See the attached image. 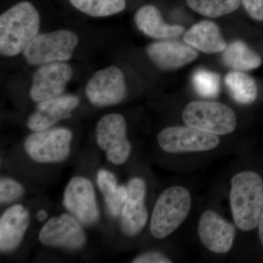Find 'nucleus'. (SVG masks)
Returning a JSON list of instances; mask_svg holds the SVG:
<instances>
[{"label":"nucleus","mask_w":263,"mask_h":263,"mask_svg":"<svg viewBox=\"0 0 263 263\" xmlns=\"http://www.w3.org/2000/svg\"><path fill=\"white\" fill-rule=\"evenodd\" d=\"M31 214L25 205L15 203L0 216V251L2 254L13 252L18 248L28 231Z\"/></svg>","instance_id":"16"},{"label":"nucleus","mask_w":263,"mask_h":263,"mask_svg":"<svg viewBox=\"0 0 263 263\" xmlns=\"http://www.w3.org/2000/svg\"><path fill=\"white\" fill-rule=\"evenodd\" d=\"M194 87L197 94L205 98H216L219 92V77L215 72L197 70L193 77Z\"/></svg>","instance_id":"25"},{"label":"nucleus","mask_w":263,"mask_h":263,"mask_svg":"<svg viewBox=\"0 0 263 263\" xmlns=\"http://www.w3.org/2000/svg\"><path fill=\"white\" fill-rule=\"evenodd\" d=\"M73 71L65 62L45 64L38 67L32 76L29 97L38 103L63 95Z\"/></svg>","instance_id":"12"},{"label":"nucleus","mask_w":263,"mask_h":263,"mask_svg":"<svg viewBox=\"0 0 263 263\" xmlns=\"http://www.w3.org/2000/svg\"><path fill=\"white\" fill-rule=\"evenodd\" d=\"M48 217V213L44 209H41L37 213V219L38 221H44Z\"/></svg>","instance_id":"29"},{"label":"nucleus","mask_w":263,"mask_h":263,"mask_svg":"<svg viewBox=\"0 0 263 263\" xmlns=\"http://www.w3.org/2000/svg\"><path fill=\"white\" fill-rule=\"evenodd\" d=\"M242 3L251 18L263 22V0H242Z\"/></svg>","instance_id":"28"},{"label":"nucleus","mask_w":263,"mask_h":263,"mask_svg":"<svg viewBox=\"0 0 263 263\" xmlns=\"http://www.w3.org/2000/svg\"><path fill=\"white\" fill-rule=\"evenodd\" d=\"M73 135L65 127L50 128L33 132L24 143L27 157L36 163H62L68 158L72 148Z\"/></svg>","instance_id":"4"},{"label":"nucleus","mask_w":263,"mask_h":263,"mask_svg":"<svg viewBox=\"0 0 263 263\" xmlns=\"http://www.w3.org/2000/svg\"><path fill=\"white\" fill-rule=\"evenodd\" d=\"M235 226L243 231L258 227L263 212V180L257 173L243 171L233 176L230 195Z\"/></svg>","instance_id":"2"},{"label":"nucleus","mask_w":263,"mask_h":263,"mask_svg":"<svg viewBox=\"0 0 263 263\" xmlns=\"http://www.w3.org/2000/svg\"><path fill=\"white\" fill-rule=\"evenodd\" d=\"M185 43L206 53H219L227 47L219 27L210 21H202L185 33Z\"/></svg>","instance_id":"19"},{"label":"nucleus","mask_w":263,"mask_h":263,"mask_svg":"<svg viewBox=\"0 0 263 263\" xmlns=\"http://www.w3.org/2000/svg\"><path fill=\"white\" fill-rule=\"evenodd\" d=\"M226 85L236 103L249 105L257 97V86L253 78L242 71H233L226 77Z\"/></svg>","instance_id":"22"},{"label":"nucleus","mask_w":263,"mask_h":263,"mask_svg":"<svg viewBox=\"0 0 263 263\" xmlns=\"http://www.w3.org/2000/svg\"><path fill=\"white\" fill-rule=\"evenodd\" d=\"M182 118L186 125L216 136L233 133L237 124L234 111L216 102H192L183 110Z\"/></svg>","instance_id":"6"},{"label":"nucleus","mask_w":263,"mask_h":263,"mask_svg":"<svg viewBox=\"0 0 263 263\" xmlns=\"http://www.w3.org/2000/svg\"><path fill=\"white\" fill-rule=\"evenodd\" d=\"M146 52L157 67L165 70L179 68L197 57V53L193 48L176 41L152 43L147 47Z\"/></svg>","instance_id":"17"},{"label":"nucleus","mask_w":263,"mask_h":263,"mask_svg":"<svg viewBox=\"0 0 263 263\" xmlns=\"http://www.w3.org/2000/svg\"><path fill=\"white\" fill-rule=\"evenodd\" d=\"M79 37L70 30L53 31L37 34L23 51L25 61L31 65L65 62L72 58Z\"/></svg>","instance_id":"5"},{"label":"nucleus","mask_w":263,"mask_h":263,"mask_svg":"<svg viewBox=\"0 0 263 263\" xmlns=\"http://www.w3.org/2000/svg\"><path fill=\"white\" fill-rule=\"evenodd\" d=\"M258 228L259 238L263 247V212L262 216H261L260 220H259Z\"/></svg>","instance_id":"30"},{"label":"nucleus","mask_w":263,"mask_h":263,"mask_svg":"<svg viewBox=\"0 0 263 263\" xmlns=\"http://www.w3.org/2000/svg\"><path fill=\"white\" fill-rule=\"evenodd\" d=\"M188 6L204 16L218 18L239 8L240 0H186Z\"/></svg>","instance_id":"24"},{"label":"nucleus","mask_w":263,"mask_h":263,"mask_svg":"<svg viewBox=\"0 0 263 263\" xmlns=\"http://www.w3.org/2000/svg\"><path fill=\"white\" fill-rule=\"evenodd\" d=\"M192 197L182 186H171L157 198L150 219V232L157 239L169 236L190 214Z\"/></svg>","instance_id":"3"},{"label":"nucleus","mask_w":263,"mask_h":263,"mask_svg":"<svg viewBox=\"0 0 263 263\" xmlns=\"http://www.w3.org/2000/svg\"><path fill=\"white\" fill-rule=\"evenodd\" d=\"M83 226L70 213H63L46 221L40 230L38 240L41 245L49 248L79 251L86 243Z\"/></svg>","instance_id":"8"},{"label":"nucleus","mask_w":263,"mask_h":263,"mask_svg":"<svg viewBox=\"0 0 263 263\" xmlns=\"http://www.w3.org/2000/svg\"><path fill=\"white\" fill-rule=\"evenodd\" d=\"M137 27L143 34L156 39H167L178 37L183 34L181 26L166 24L160 12L153 5H145L135 15Z\"/></svg>","instance_id":"18"},{"label":"nucleus","mask_w":263,"mask_h":263,"mask_svg":"<svg viewBox=\"0 0 263 263\" xmlns=\"http://www.w3.org/2000/svg\"><path fill=\"white\" fill-rule=\"evenodd\" d=\"M161 149L166 153L207 152L216 148L219 138L216 135L190 127H170L157 136Z\"/></svg>","instance_id":"10"},{"label":"nucleus","mask_w":263,"mask_h":263,"mask_svg":"<svg viewBox=\"0 0 263 263\" xmlns=\"http://www.w3.org/2000/svg\"><path fill=\"white\" fill-rule=\"evenodd\" d=\"M133 263H171V259L163 253L157 251H151L137 256L132 261Z\"/></svg>","instance_id":"27"},{"label":"nucleus","mask_w":263,"mask_h":263,"mask_svg":"<svg viewBox=\"0 0 263 263\" xmlns=\"http://www.w3.org/2000/svg\"><path fill=\"white\" fill-rule=\"evenodd\" d=\"M127 198L120 215L123 234L133 238L140 234L147 224L148 213L146 205V184L140 177L132 178L127 184Z\"/></svg>","instance_id":"13"},{"label":"nucleus","mask_w":263,"mask_h":263,"mask_svg":"<svg viewBox=\"0 0 263 263\" xmlns=\"http://www.w3.org/2000/svg\"><path fill=\"white\" fill-rule=\"evenodd\" d=\"M96 183L109 214L112 217H118L127 198V185H119L115 174L105 168L100 169L97 173Z\"/></svg>","instance_id":"20"},{"label":"nucleus","mask_w":263,"mask_h":263,"mask_svg":"<svg viewBox=\"0 0 263 263\" xmlns=\"http://www.w3.org/2000/svg\"><path fill=\"white\" fill-rule=\"evenodd\" d=\"M76 9L92 17H107L124 10L125 0H69Z\"/></svg>","instance_id":"23"},{"label":"nucleus","mask_w":263,"mask_h":263,"mask_svg":"<svg viewBox=\"0 0 263 263\" xmlns=\"http://www.w3.org/2000/svg\"><path fill=\"white\" fill-rule=\"evenodd\" d=\"M62 203L84 226H92L100 220V212L92 181L81 175L73 176L66 185Z\"/></svg>","instance_id":"9"},{"label":"nucleus","mask_w":263,"mask_h":263,"mask_svg":"<svg viewBox=\"0 0 263 263\" xmlns=\"http://www.w3.org/2000/svg\"><path fill=\"white\" fill-rule=\"evenodd\" d=\"M39 13L29 2L13 5L0 16V53L15 57L23 52L39 32Z\"/></svg>","instance_id":"1"},{"label":"nucleus","mask_w":263,"mask_h":263,"mask_svg":"<svg viewBox=\"0 0 263 263\" xmlns=\"http://www.w3.org/2000/svg\"><path fill=\"white\" fill-rule=\"evenodd\" d=\"M95 141L109 163L120 166L129 160L133 147L127 138V122L122 114H108L100 118L95 127Z\"/></svg>","instance_id":"7"},{"label":"nucleus","mask_w":263,"mask_h":263,"mask_svg":"<svg viewBox=\"0 0 263 263\" xmlns=\"http://www.w3.org/2000/svg\"><path fill=\"white\" fill-rule=\"evenodd\" d=\"M25 193L22 183L16 179L8 176H3L0 179V203H11L23 197Z\"/></svg>","instance_id":"26"},{"label":"nucleus","mask_w":263,"mask_h":263,"mask_svg":"<svg viewBox=\"0 0 263 263\" xmlns=\"http://www.w3.org/2000/svg\"><path fill=\"white\" fill-rule=\"evenodd\" d=\"M235 228L214 211H206L200 216L198 234L202 245L216 254H226L233 247Z\"/></svg>","instance_id":"15"},{"label":"nucleus","mask_w":263,"mask_h":263,"mask_svg":"<svg viewBox=\"0 0 263 263\" xmlns=\"http://www.w3.org/2000/svg\"><path fill=\"white\" fill-rule=\"evenodd\" d=\"M127 94L124 74L116 66L97 71L86 86L89 103L98 108L118 105L125 100Z\"/></svg>","instance_id":"11"},{"label":"nucleus","mask_w":263,"mask_h":263,"mask_svg":"<svg viewBox=\"0 0 263 263\" xmlns=\"http://www.w3.org/2000/svg\"><path fill=\"white\" fill-rule=\"evenodd\" d=\"M222 62L233 70L247 71L259 67L262 64V59L245 43L236 41L230 43L223 51Z\"/></svg>","instance_id":"21"},{"label":"nucleus","mask_w":263,"mask_h":263,"mask_svg":"<svg viewBox=\"0 0 263 263\" xmlns=\"http://www.w3.org/2000/svg\"><path fill=\"white\" fill-rule=\"evenodd\" d=\"M80 104L74 95H65L38 103L27 120V126L32 132L46 130L62 120L72 117Z\"/></svg>","instance_id":"14"}]
</instances>
